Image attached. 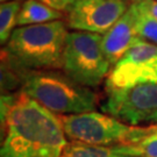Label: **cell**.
I'll return each instance as SVG.
<instances>
[{
	"label": "cell",
	"mask_w": 157,
	"mask_h": 157,
	"mask_svg": "<svg viewBox=\"0 0 157 157\" xmlns=\"http://www.w3.org/2000/svg\"><path fill=\"white\" fill-rule=\"evenodd\" d=\"M1 157H59L69 143L58 115L25 93L1 97Z\"/></svg>",
	"instance_id": "obj_1"
},
{
	"label": "cell",
	"mask_w": 157,
	"mask_h": 157,
	"mask_svg": "<svg viewBox=\"0 0 157 157\" xmlns=\"http://www.w3.org/2000/svg\"><path fill=\"white\" fill-rule=\"evenodd\" d=\"M67 25L61 20L15 28L4 51L22 69H62Z\"/></svg>",
	"instance_id": "obj_2"
},
{
	"label": "cell",
	"mask_w": 157,
	"mask_h": 157,
	"mask_svg": "<svg viewBox=\"0 0 157 157\" xmlns=\"http://www.w3.org/2000/svg\"><path fill=\"white\" fill-rule=\"evenodd\" d=\"M17 70L21 78V92L52 113L69 115L95 109L97 94L87 86L73 82L65 73L22 67Z\"/></svg>",
	"instance_id": "obj_3"
},
{
	"label": "cell",
	"mask_w": 157,
	"mask_h": 157,
	"mask_svg": "<svg viewBox=\"0 0 157 157\" xmlns=\"http://www.w3.org/2000/svg\"><path fill=\"white\" fill-rule=\"evenodd\" d=\"M58 118L67 137L93 146L126 144L150 134L149 126H127L112 115L94 111L58 115Z\"/></svg>",
	"instance_id": "obj_4"
},
{
	"label": "cell",
	"mask_w": 157,
	"mask_h": 157,
	"mask_svg": "<svg viewBox=\"0 0 157 157\" xmlns=\"http://www.w3.org/2000/svg\"><path fill=\"white\" fill-rule=\"evenodd\" d=\"M101 42V34L70 32L63 54V73L83 86H98L112 67L104 54Z\"/></svg>",
	"instance_id": "obj_5"
},
{
	"label": "cell",
	"mask_w": 157,
	"mask_h": 157,
	"mask_svg": "<svg viewBox=\"0 0 157 157\" xmlns=\"http://www.w3.org/2000/svg\"><path fill=\"white\" fill-rule=\"evenodd\" d=\"M105 104L101 106L120 121L132 126L157 122V84L144 83L109 90Z\"/></svg>",
	"instance_id": "obj_6"
},
{
	"label": "cell",
	"mask_w": 157,
	"mask_h": 157,
	"mask_svg": "<svg viewBox=\"0 0 157 157\" xmlns=\"http://www.w3.org/2000/svg\"><path fill=\"white\" fill-rule=\"evenodd\" d=\"M144 83L157 84V45L139 37L108 73L106 91Z\"/></svg>",
	"instance_id": "obj_7"
},
{
	"label": "cell",
	"mask_w": 157,
	"mask_h": 157,
	"mask_svg": "<svg viewBox=\"0 0 157 157\" xmlns=\"http://www.w3.org/2000/svg\"><path fill=\"white\" fill-rule=\"evenodd\" d=\"M128 10L126 0H77L67 12L69 28L106 34Z\"/></svg>",
	"instance_id": "obj_8"
},
{
	"label": "cell",
	"mask_w": 157,
	"mask_h": 157,
	"mask_svg": "<svg viewBox=\"0 0 157 157\" xmlns=\"http://www.w3.org/2000/svg\"><path fill=\"white\" fill-rule=\"evenodd\" d=\"M139 10L135 2L128 7L124 14L102 35V50L111 65H115L139 39L137 34Z\"/></svg>",
	"instance_id": "obj_9"
},
{
	"label": "cell",
	"mask_w": 157,
	"mask_h": 157,
	"mask_svg": "<svg viewBox=\"0 0 157 157\" xmlns=\"http://www.w3.org/2000/svg\"><path fill=\"white\" fill-rule=\"evenodd\" d=\"M62 17V12L45 5L40 0H25L21 6V10L17 14V25L20 27L40 25L61 20Z\"/></svg>",
	"instance_id": "obj_10"
},
{
	"label": "cell",
	"mask_w": 157,
	"mask_h": 157,
	"mask_svg": "<svg viewBox=\"0 0 157 157\" xmlns=\"http://www.w3.org/2000/svg\"><path fill=\"white\" fill-rule=\"evenodd\" d=\"M150 134L126 144L113 146L114 151L127 157H157V132L149 126Z\"/></svg>",
	"instance_id": "obj_11"
},
{
	"label": "cell",
	"mask_w": 157,
	"mask_h": 157,
	"mask_svg": "<svg viewBox=\"0 0 157 157\" xmlns=\"http://www.w3.org/2000/svg\"><path fill=\"white\" fill-rule=\"evenodd\" d=\"M59 157H127L114 151L112 147L93 146L72 141L67 143Z\"/></svg>",
	"instance_id": "obj_12"
},
{
	"label": "cell",
	"mask_w": 157,
	"mask_h": 157,
	"mask_svg": "<svg viewBox=\"0 0 157 157\" xmlns=\"http://www.w3.org/2000/svg\"><path fill=\"white\" fill-rule=\"evenodd\" d=\"M22 2L20 0H13L1 2L0 5V43L5 44L11 39L13 29L17 25V14L21 10Z\"/></svg>",
	"instance_id": "obj_13"
},
{
	"label": "cell",
	"mask_w": 157,
	"mask_h": 157,
	"mask_svg": "<svg viewBox=\"0 0 157 157\" xmlns=\"http://www.w3.org/2000/svg\"><path fill=\"white\" fill-rule=\"evenodd\" d=\"M137 34L141 39L157 45V21L139 11Z\"/></svg>",
	"instance_id": "obj_14"
},
{
	"label": "cell",
	"mask_w": 157,
	"mask_h": 157,
	"mask_svg": "<svg viewBox=\"0 0 157 157\" xmlns=\"http://www.w3.org/2000/svg\"><path fill=\"white\" fill-rule=\"evenodd\" d=\"M135 4L141 13L152 17L157 21V0H142L140 2H135Z\"/></svg>",
	"instance_id": "obj_15"
},
{
	"label": "cell",
	"mask_w": 157,
	"mask_h": 157,
	"mask_svg": "<svg viewBox=\"0 0 157 157\" xmlns=\"http://www.w3.org/2000/svg\"><path fill=\"white\" fill-rule=\"evenodd\" d=\"M40 1L59 12H69V10L77 0H40Z\"/></svg>",
	"instance_id": "obj_16"
},
{
	"label": "cell",
	"mask_w": 157,
	"mask_h": 157,
	"mask_svg": "<svg viewBox=\"0 0 157 157\" xmlns=\"http://www.w3.org/2000/svg\"><path fill=\"white\" fill-rule=\"evenodd\" d=\"M151 128H152V130L157 132V124H151Z\"/></svg>",
	"instance_id": "obj_17"
},
{
	"label": "cell",
	"mask_w": 157,
	"mask_h": 157,
	"mask_svg": "<svg viewBox=\"0 0 157 157\" xmlns=\"http://www.w3.org/2000/svg\"><path fill=\"white\" fill-rule=\"evenodd\" d=\"M1 2H7V1H13V0H0Z\"/></svg>",
	"instance_id": "obj_18"
},
{
	"label": "cell",
	"mask_w": 157,
	"mask_h": 157,
	"mask_svg": "<svg viewBox=\"0 0 157 157\" xmlns=\"http://www.w3.org/2000/svg\"><path fill=\"white\" fill-rule=\"evenodd\" d=\"M133 2H140V1H142V0H132Z\"/></svg>",
	"instance_id": "obj_19"
},
{
	"label": "cell",
	"mask_w": 157,
	"mask_h": 157,
	"mask_svg": "<svg viewBox=\"0 0 157 157\" xmlns=\"http://www.w3.org/2000/svg\"><path fill=\"white\" fill-rule=\"evenodd\" d=\"M126 1H127V0H126Z\"/></svg>",
	"instance_id": "obj_20"
}]
</instances>
